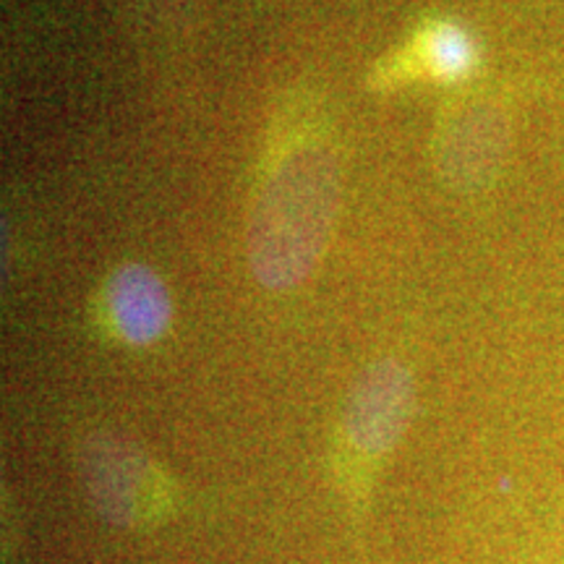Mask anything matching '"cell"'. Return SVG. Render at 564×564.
<instances>
[{"mask_svg":"<svg viewBox=\"0 0 564 564\" xmlns=\"http://www.w3.org/2000/svg\"><path fill=\"white\" fill-rule=\"evenodd\" d=\"M507 144L505 116L491 102H465L455 108L436 137V165L457 188L489 183Z\"/></svg>","mask_w":564,"mask_h":564,"instance_id":"cell-2","label":"cell"},{"mask_svg":"<svg viewBox=\"0 0 564 564\" xmlns=\"http://www.w3.org/2000/svg\"><path fill=\"white\" fill-rule=\"evenodd\" d=\"M411 411V379L398 364H379L356 387L348 408V432L358 447L387 449L403 432Z\"/></svg>","mask_w":564,"mask_h":564,"instance_id":"cell-3","label":"cell"},{"mask_svg":"<svg viewBox=\"0 0 564 564\" xmlns=\"http://www.w3.org/2000/svg\"><path fill=\"white\" fill-rule=\"evenodd\" d=\"M415 58L436 79L455 82L474 74L478 66V47L470 32L455 21H434L415 40Z\"/></svg>","mask_w":564,"mask_h":564,"instance_id":"cell-5","label":"cell"},{"mask_svg":"<svg viewBox=\"0 0 564 564\" xmlns=\"http://www.w3.org/2000/svg\"><path fill=\"white\" fill-rule=\"evenodd\" d=\"M105 306L116 333L133 345L158 340L171 322V295L158 274L141 264H126L112 272L105 288Z\"/></svg>","mask_w":564,"mask_h":564,"instance_id":"cell-4","label":"cell"},{"mask_svg":"<svg viewBox=\"0 0 564 564\" xmlns=\"http://www.w3.org/2000/svg\"><path fill=\"white\" fill-rule=\"evenodd\" d=\"M340 171L327 144H301L267 175L249 220V264L270 291H291L312 274L333 230Z\"/></svg>","mask_w":564,"mask_h":564,"instance_id":"cell-1","label":"cell"}]
</instances>
